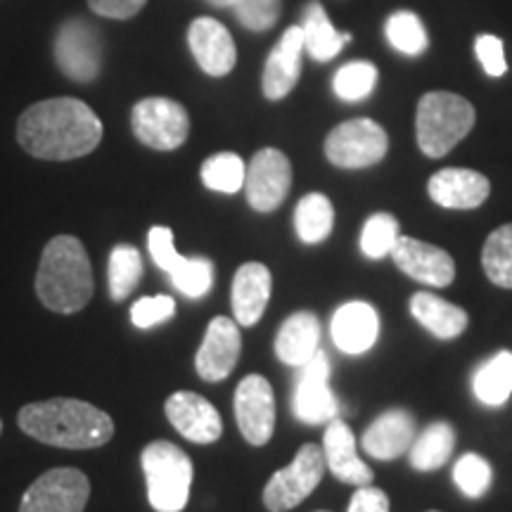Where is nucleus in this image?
I'll return each mask as SVG.
<instances>
[{"label": "nucleus", "instance_id": "31", "mask_svg": "<svg viewBox=\"0 0 512 512\" xmlns=\"http://www.w3.org/2000/svg\"><path fill=\"white\" fill-rule=\"evenodd\" d=\"M143 278V256L133 245H117L110 252V297L124 302Z\"/></svg>", "mask_w": 512, "mask_h": 512}, {"label": "nucleus", "instance_id": "42", "mask_svg": "<svg viewBox=\"0 0 512 512\" xmlns=\"http://www.w3.org/2000/svg\"><path fill=\"white\" fill-rule=\"evenodd\" d=\"M145 3L147 0H88V8L100 17L124 22V19L136 17L145 8Z\"/></svg>", "mask_w": 512, "mask_h": 512}, {"label": "nucleus", "instance_id": "1", "mask_svg": "<svg viewBox=\"0 0 512 512\" xmlns=\"http://www.w3.org/2000/svg\"><path fill=\"white\" fill-rule=\"evenodd\" d=\"M17 140L31 157L69 162L91 155L100 145L102 121L83 100H41L19 117Z\"/></svg>", "mask_w": 512, "mask_h": 512}, {"label": "nucleus", "instance_id": "43", "mask_svg": "<svg viewBox=\"0 0 512 512\" xmlns=\"http://www.w3.org/2000/svg\"><path fill=\"white\" fill-rule=\"evenodd\" d=\"M347 512H392L389 510V496L377 486H358L351 496Z\"/></svg>", "mask_w": 512, "mask_h": 512}, {"label": "nucleus", "instance_id": "7", "mask_svg": "<svg viewBox=\"0 0 512 512\" xmlns=\"http://www.w3.org/2000/svg\"><path fill=\"white\" fill-rule=\"evenodd\" d=\"M325 467L328 465H325L323 446L304 444L290 465L268 479L264 489L266 510L287 512L304 503L316 491V486L325 475Z\"/></svg>", "mask_w": 512, "mask_h": 512}, {"label": "nucleus", "instance_id": "38", "mask_svg": "<svg viewBox=\"0 0 512 512\" xmlns=\"http://www.w3.org/2000/svg\"><path fill=\"white\" fill-rule=\"evenodd\" d=\"M238 22L249 31H268L275 27L283 10V0H235L230 5Z\"/></svg>", "mask_w": 512, "mask_h": 512}, {"label": "nucleus", "instance_id": "25", "mask_svg": "<svg viewBox=\"0 0 512 512\" xmlns=\"http://www.w3.org/2000/svg\"><path fill=\"white\" fill-rule=\"evenodd\" d=\"M413 318L437 339H456L465 332L470 316L460 306L446 302L432 292H418L411 299Z\"/></svg>", "mask_w": 512, "mask_h": 512}, {"label": "nucleus", "instance_id": "24", "mask_svg": "<svg viewBox=\"0 0 512 512\" xmlns=\"http://www.w3.org/2000/svg\"><path fill=\"white\" fill-rule=\"evenodd\" d=\"M320 349V320L316 313L297 311L280 325L275 337V356L285 366L302 368Z\"/></svg>", "mask_w": 512, "mask_h": 512}, {"label": "nucleus", "instance_id": "8", "mask_svg": "<svg viewBox=\"0 0 512 512\" xmlns=\"http://www.w3.org/2000/svg\"><path fill=\"white\" fill-rule=\"evenodd\" d=\"M131 128L140 143L159 152L178 150L190 136V117L181 102L143 98L131 110Z\"/></svg>", "mask_w": 512, "mask_h": 512}, {"label": "nucleus", "instance_id": "22", "mask_svg": "<svg viewBox=\"0 0 512 512\" xmlns=\"http://www.w3.org/2000/svg\"><path fill=\"white\" fill-rule=\"evenodd\" d=\"M271 287L273 278L271 271L264 264H242L233 278V294H230V302H233V316L235 323L242 328H252L264 316L268 299H271Z\"/></svg>", "mask_w": 512, "mask_h": 512}, {"label": "nucleus", "instance_id": "11", "mask_svg": "<svg viewBox=\"0 0 512 512\" xmlns=\"http://www.w3.org/2000/svg\"><path fill=\"white\" fill-rule=\"evenodd\" d=\"M292 188V164L285 152L264 147L252 157L245 176V195L249 207L259 214H271L285 202Z\"/></svg>", "mask_w": 512, "mask_h": 512}, {"label": "nucleus", "instance_id": "10", "mask_svg": "<svg viewBox=\"0 0 512 512\" xmlns=\"http://www.w3.org/2000/svg\"><path fill=\"white\" fill-rule=\"evenodd\" d=\"M91 498V482L76 467L43 472L24 491L19 512H83Z\"/></svg>", "mask_w": 512, "mask_h": 512}, {"label": "nucleus", "instance_id": "39", "mask_svg": "<svg viewBox=\"0 0 512 512\" xmlns=\"http://www.w3.org/2000/svg\"><path fill=\"white\" fill-rule=\"evenodd\" d=\"M176 316V302L169 294H159V297H143L131 306V320L140 330H150L155 325L171 320Z\"/></svg>", "mask_w": 512, "mask_h": 512}, {"label": "nucleus", "instance_id": "9", "mask_svg": "<svg viewBox=\"0 0 512 512\" xmlns=\"http://www.w3.org/2000/svg\"><path fill=\"white\" fill-rule=\"evenodd\" d=\"M55 62L60 72L76 83H91L102 69V41L98 27L83 17L67 19L55 36Z\"/></svg>", "mask_w": 512, "mask_h": 512}, {"label": "nucleus", "instance_id": "28", "mask_svg": "<svg viewBox=\"0 0 512 512\" xmlns=\"http://www.w3.org/2000/svg\"><path fill=\"white\" fill-rule=\"evenodd\" d=\"M472 392L484 406H503L512 394V351H498L472 375Z\"/></svg>", "mask_w": 512, "mask_h": 512}, {"label": "nucleus", "instance_id": "27", "mask_svg": "<svg viewBox=\"0 0 512 512\" xmlns=\"http://www.w3.org/2000/svg\"><path fill=\"white\" fill-rule=\"evenodd\" d=\"M456 448V430L444 420L432 422L420 434H415L413 446L408 448L411 465L420 472H432L444 467Z\"/></svg>", "mask_w": 512, "mask_h": 512}, {"label": "nucleus", "instance_id": "32", "mask_svg": "<svg viewBox=\"0 0 512 512\" xmlns=\"http://www.w3.org/2000/svg\"><path fill=\"white\" fill-rule=\"evenodd\" d=\"M245 176L247 166L235 152H219L202 164V183L223 195H235L245 188Z\"/></svg>", "mask_w": 512, "mask_h": 512}, {"label": "nucleus", "instance_id": "37", "mask_svg": "<svg viewBox=\"0 0 512 512\" xmlns=\"http://www.w3.org/2000/svg\"><path fill=\"white\" fill-rule=\"evenodd\" d=\"M453 482L467 498H482L494 482V467L477 453H465L453 467Z\"/></svg>", "mask_w": 512, "mask_h": 512}, {"label": "nucleus", "instance_id": "17", "mask_svg": "<svg viewBox=\"0 0 512 512\" xmlns=\"http://www.w3.org/2000/svg\"><path fill=\"white\" fill-rule=\"evenodd\" d=\"M188 46L202 72L214 79L233 72L235 62H238V48H235L233 36L219 19L197 17L188 29Z\"/></svg>", "mask_w": 512, "mask_h": 512}, {"label": "nucleus", "instance_id": "41", "mask_svg": "<svg viewBox=\"0 0 512 512\" xmlns=\"http://www.w3.org/2000/svg\"><path fill=\"white\" fill-rule=\"evenodd\" d=\"M475 53L479 57V62H482L484 72L489 76H503L508 72V62H505V48H503V41L498 36H491V34H482L477 36L475 41Z\"/></svg>", "mask_w": 512, "mask_h": 512}, {"label": "nucleus", "instance_id": "21", "mask_svg": "<svg viewBox=\"0 0 512 512\" xmlns=\"http://www.w3.org/2000/svg\"><path fill=\"white\" fill-rule=\"evenodd\" d=\"M323 456L325 465L330 467V472L339 482L354 486L373 484V470L358 458L356 437L347 422L337 418L328 422V430L323 437Z\"/></svg>", "mask_w": 512, "mask_h": 512}, {"label": "nucleus", "instance_id": "19", "mask_svg": "<svg viewBox=\"0 0 512 512\" xmlns=\"http://www.w3.org/2000/svg\"><path fill=\"white\" fill-rule=\"evenodd\" d=\"M332 342L349 356L366 354L380 337V316L368 302L342 304L332 316Z\"/></svg>", "mask_w": 512, "mask_h": 512}, {"label": "nucleus", "instance_id": "33", "mask_svg": "<svg viewBox=\"0 0 512 512\" xmlns=\"http://www.w3.org/2000/svg\"><path fill=\"white\" fill-rule=\"evenodd\" d=\"M384 34H387V41L392 43V48L403 55H422L427 46H430V38H427V31L422 27L420 17L408 10L394 12L387 19V24H384Z\"/></svg>", "mask_w": 512, "mask_h": 512}, {"label": "nucleus", "instance_id": "30", "mask_svg": "<svg viewBox=\"0 0 512 512\" xmlns=\"http://www.w3.org/2000/svg\"><path fill=\"white\" fill-rule=\"evenodd\" d=\"M482 266L491 283L512 290V223L496 228L484 242Z\"/></svg>", "mask_w": 512, "mask_h": 512}, {"label": "nucleus", "instance_id": "5", "mask_svg": "<svg viewBox=\"0 0 512 512\" xmlns=\"http://www.w3.org/2000/svg\"><path fill=\"white\" fill-rule=\"evenodd\" d=\"M147 482V501L157 512H181L188 505L192 460L171 441H152L140 453Z\"/></svg>", "mask_w": 512, "mask_h": 512}, {"label": "nucleus", "instance_id": "26", "mask_svg": "<svg viewBox=\"0 0 512 512\" xmlns=\"http://www.w3.org/2000/svg\"><path fill=\"white\" fill-rule=\"evenodd\" d=\"M302 34H304V50L316 62H330L342 53V48L351 41V34H339L332 27L328 12L318 0H311L302 12Z\"/></svg>", "mask_w": 512, "mask_h": 512}, {"label": "nucleus", "instance_id": "13", "mask_svg": "<svg viewBox=\"0 0 512 512\" xmlns=\"http://www.w3.org/2000/svg\"><path fill=\"white\" fill-rule=\"evenodd\" d=\"M235 420L252 446H264L275 432V396L266 377L247 375L235 389Z\"/></svg>", "mask_w": 512, "mask_h": 512}, {"label": "nucleus", "instance_id": "12", "mask_svg": "<svg viewBox=\"0 0 512 512\" xmlns=\"http://www.w3.org/2000/svg\"><path fill=\"white\" fill-rule=\"evenodd\" d=\"M294 418L306 425H323L337 418L339 403L330 389V358L325 351H316L299 373L292 399Z\"/></svg>", "mask_w": 512, "mask_h": 512}, {"label": "nucleus", "instance_id": "4", "mask_svg": "<svg viewBox=\"0 0 512 512\" xmlns=\"http://www.w3.org/2000/svg\"><path fill=\"white\" fill-rule=\"evenodd\" d=\"M477 112L470 100L448 91H432L422 95L415 112V136L427 157L439 159L475 128Z\"/></svg>", "mask_w": 512, "mask_h": 512}, {"label": "nucleus", "instance_id": "34", "mask_svg": "<svg viewBox=\"0 0 512 512\" xmlns=\"http://www.w3.org/2000/svg\"><path fill=\"white\" fill-rule=\"evenodd\" d=\"M166 275H169L176 290L183 292L185 297L200 299L214 285V264H211V259H204V256H190V259L181 256Z\"/></svg>", "mask_w": 512, "mask_h": 512}, {"label": "nucleus", "instance_id": "3", "mask_svg": "<svg viewBox=\"0 0 512 512\" xmlns=\"http://www.w3.org/2000/svg\"><path fill=\"white\" fill-rule=\"evenodd\" d=\"M93 268L86 247L74 235H57L43 249L36 294L55 313H79L93 299Z\"/></svg>", "mask_w": 512, "mask_h": 512}, {"label": "nucleus", "instance_id": "44", "mask_svg": "<svg viewBox=\"0 0 512 512\" xmlns=\"http://www.w3.org/2000/svg\"><path fill=\"white\" fill-rule=\"evenodd\" d=\"M209 5H214V8H230V5L235 3V0H207Z\"/></svg>", "mask_w": 512, "mask_h": 512}, {"label": "nucleus", "instance_id": "46", "mask_svg": "<svg viewBox=\"0 0 512 512\" xmlns=\"http://www.w3.org/2000/svg\"><path fill=\"white\" fill-rule=\"evenodd\" d=\"M432 512H437V510H432Z\"/></svg>", "mask_w": 512, "mask_h": 512}, {"label": "nucleus", "instance_id": "20", "mask_svg": "<svg viewBox=\"0 0 512 512\" xmlns=\"http://www.w3.org/2000/svg\"><path fill=\"white\" fill-rule=\"evenodd\" d=\"M432 202L444 209H477L491 192L489 178L472 169H441L427 183Z\"/></svg>", "mask_w": 512, "mask_h": 512}, {"label": "nucleus", "instance_id": "45", "mask_svg": "<svg viewBox=\"0 0 512 512\" xmlns=\"http://www.w3.org/2000/svg\"><path fill=\"white\" fill-rule=\"evenodd\" d=\"M0 432H3V420H0Z\"/></svg>", "mask_w": 512, "mask_h": 512}, {"label": "nucleus", "instance_id": "35", "mask_svg": "<svg viewBox=\"0 0 512 512\" xmlns=\"http://www.w3.org/2000/svg\"><path fill=\"white\" fill-rule=\"evenodd\" d=\"M377 76L380 74H377V67L373 62L356 60L337 69L335 79H332V88H335L337 98L344 102L366 100L375 91Z\"/></svg>", "mask_w": 512, "mask_h": 512}, {"label": "nucleus", "instance_id": "40", "mask_svg": "<svg viewBox=\"0 0 512 512\" xmlns=\"http://www.w3.org/2000/svg\"><path fill=\"white\" fill-rule=\"evenodd\" d=\"M147 247H150V256L152 261L162 268L164 273H169L171 268L178 259H181V254L176 252V245H174V230L171 228H164V226H152L150 233H147Z\"/></svg>", "mask_w": 512, "mask_h": 512}, {"label": "nucleus", "instance_id": "23", "mask_svg": "<svg viewBox=\"0 0 512 512\" xmlns=\"http://www.w3.org/2000/svg\"><path fill=\"white\" fill-rule=\"evenodd\" d=\"M415 441V418L403 408L382 413L373 425L363 432L361 446L370 458L394 460L408 453Z\"/></svg>", "mask_w": 512, "mask_h": 512}, {"label": "nucleus", "instance_id": "6", "mask_svg": "<svg viewBox=\"0 0 512 512\" xmlns=\"http://www.w3.org/2000/svg\"><path fill=\"white\" fill-rule=\"evenodd\" d=\"M387 150V131L366 117L344 121L325 138V157L339 169H368L380 164Z\"/></svg>", "mask_w": 512, "mask_h": 512}, {"label": "nucleus", "instance_id": "14", "mask_svg": "<svg viewBox=\"0 0 512 512\" xmlns=\"http://www.w3.org/2000/svg\"><path fill=\"white\" fill-rule=\"evenodd\" d=\"M389 256L399 266V271L422 285L448 287L456 278V261L451 259V254L430 242L401 235Z\"/></svg>", "mask_w": 512, "mask_h": 512}, {"label": "nucleus", "instance_id": "15", "mask_svg": "<svg viewBox=\"0 0 512 512\" xmlns=\"http://www.w3.org/2000/svg\"><path fill=\"white\" fill-rule=\"evenodd\" d=\"M242 351L240 325L226 316H216L204 332L202 347L195 356L197 375L204 382H221L238 366Z\"/></svg>", "mask_w": 512, "mask_h": 512}, {"label": "nucleus", "instance_id": "16", "mask_svg": "<svg viewBox=\"0 0 512 512\" xmlns=\"http://www.w3.org/2000/svg\"><path fill=\"white\" fill-rule=\"evenodd\" d=\"M164 413L176 432L195 444H214L223 432L221 413L204 396L195 392H176L164 403Z\"/></svg>", "mask_w": 512, "mask_h": 512}, {"label": "nucleus", "instance_id": "36", "mask_svg": "<svg viewBox=\"0 0 512 512\" xmlns=\"http://www.w3.org/2000/svg\"><path fill=\"white\" fill-rule=\"evenodd\" d=\"M401 238V226L387 211H377L363 223L361 249L368 259H384L392 254L396 240Z\"/></svg>", "mask_w": 512, "mask_h": 512}, {"label": "nucleus", "instance_id": "2", "mask_svg": "<svg viewBox=\"0 0 512 512\" xmlns=\"http://www.w3.org/2000/svg\"><path fill=\"white\" fill-rule=\"evenodd\" d=\"M19 427L41 444L86 451L114 437V422L105 411L81 399L34 401L19 411Z\"/></svg>", "mask_w": 512, "mask_h": 512}, {"label": "nucleus", "instance_id": "18", "mask_svg": "<svg viewBox=\"0 0 512 512\" xmlns=\"http://www.w3.org/2000/svg\"><path fill=\"white\" fill-rule=\"evenodd\" d=\"M302 57H304V34L302 27H290L275 43L268 55L264 67V79H261V91L268 100L278 102L294 91L302 76Z\"/></svg>", "mask_w": 512, "mask_h": 512}, {"label": "nucleus", "instance_id": "29", "mask_svg": "<svg viewBox=\"0 0 512 512\" xmlns=\"http://www.w3.org/2000/svg\"><path fill=\"white\" fill-rule=\"evenodd\" d=\"M335 226V207L323 192H309L294 209V228L306 245H320L330 238Z\"/></svg>", "mask_w": 512, "mask_h": 512}]
</instances>
